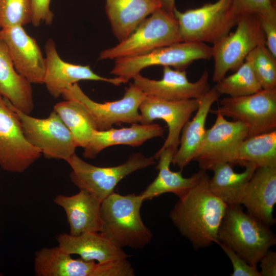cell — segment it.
Wrapping results in <instances>:
<instances>
[{
    "label": "cell",
    "mask_w": 276,
    "mask_h": 276,
    "mask_svg": "<svg viewBox=\"0 0 276 276\" xmlns=\"http://www.w3.org/2000/svg\"><path fill=\"white\" fill-rule=\"evenodd\" d=\"M205 171L198 182L179 198L170 218L195 249L218 244V232L227 206L209 187Z\"/></svg>",
    "instance_id": "obj_1"
},
{
    "label": "cell",
    "mask_w": 276,
    "mask_h": 276,
    "mask_svg": "<svg viewBox=\"0 0 276 276\" xmlns=\"http://www.w3.org/2000/svg\"><path fill=\"white\" fill-rule=\"evenodd\" d=\"M140 195H125L114 192L102 201L100 233L117 246L141 249L149 244L153 235L140 213L144 201Z\"/></svg>",
    "instance_id": "obj_2"
},
{
    "label": "cell",
    "mask_w": 276,
    "mask_h": 276,
    "mask_svg": "<svg viewBox=\"0 0 276 276\" xmlns=\"http://www.w3.org/2000/svg\"><path fill=\"white\" fill-rule=\"evenodd\" d=\"M218 239L256 267L261 258L276 244L275 235L270 226L245 213L241 204L227 205L218 229Z\"/></svg>",
    "instance_id": "obj_3"
},
{
    "label": "cell",
    "mask_w": 276,
    "mask_h": 276,
    "mask_svg": "<svg viewBox=\"0 0 276 276\" xmlns=\"http://www.w3.org/2000/svg\"><path fill=\"white\" fill-rule=\"evenodd\" d=\"M183 41L173 13L161 8L145 19L125 39L101 52L99 60H116L142 55Z\"/></svg>",
    "instance_id": "obj_4"
},
{
    "label": "cell",
    "mask_w": 276,
    "mask_h": 276,
    "mask_svg": "<svg viewBox=\"0 0 276 276\" xmlns=\"http://www.w3.org/2000/svg\"><path fill=\"white\" fill-rule=\"evenodd\" d=\"M183 41L214 43L227 35L241 15L234 0H218L199 8L173 12Z\"/></svg>",
    "instance_id": "obj_5"
},
{
    "label": "cell",
    "mask_w": 276,
    "mask_h": 276,
    "mask_svg": "<svg viewBox=\"0 0 276 276\" xmlns=\"http://www.w3.org/2000/svg\"><path fill=\"white\" fill-rule=\"evenodd\" d=\"M234 32L229 33L212 47L214 69L212 80L218 82L229 71H236L248 55L260 45H266L260 17L251 13L241 15Z\"/></svg>",
    "instance_id": "obj_6"
},
{
    "label": "cell",
    "mask_w": 276,
    "mask_h": 276,
    "mask_svg": "<svg viewBox=\"0 0 276 276\" xmlns=\"http://www.w3.org/2000/svg\"><path fill=\"white\" fill-rule=\"evenodd\" d=\"M212 57V47L205 43L181 41L142 55L116 59L110 74L125 83L149 66L162 65L185 70L195 60H210Z\"/></svg>",
    "instance_id": "obj_7"
},
{
    "label": "cell",
    "mask_w": 276,
    "mask_h": 276,
    "mask_svg": "<svg viewBox=\"0 0 276 276\" xmlns=\"http://www.w3.org/2000/svg\"><path fill=\"white\" fill-rule=\"evenodd\" d=\"M66 162L72 169L70 177L73 184L79 190L91 193L101 201L113 193L117 185L125 177L156 163L153 156L146 157L139 153L130 155L124 163L112 167L91 165L76 153Z\"/></svg>",
    "instance_id": "obj_8"
},
{
    "label": "cell",
    "mask_w": 276,
    "mask_h": 276,
    "mask_svg": "<svg viewBox=\"0 0 276 276\" xmlns=\"http://www.w3.org/2000/svg\"><path fill=\"white\" fill-rule=\"evenodd\" d=\"M4 98L18 117L27 141L45 157L66 162L75 153L78 147L74 137L54 110L46 118H36L16 109Z\"/></svg>",
    "instance_id": "obj_9"
},
{
    "label": "cell",
    "mask_w": 276,
    "mask_h": 276,
    "mask_svg": "<svg viewBox=\"0 0 276 276\" xmlns=\"http://www.w3.org/2000/svg\"><path fill=\"white\" fill-rule=\"evenodd\" d=\"M61 96L64 100L81 103L90 115L97 130H105L112 128L114 124L140 122L139 107L146 95L133 83H130L121 99L98 103L88 97L75 83L68 87Z\"/></svg>",
    "instance_id": "obj_10"
},
{
    "label": "cell",
    "mask_w": 276,
    "mask_h": 276,
    "mask_svg": "<svg viewBox=\"0 0 276 276\" xmlns=\"http://www.w3.org/2000/svg\"><path fill=\"white\" fill-rule=\"evenodd\" d=\"M220 104L210 112L242 122L247 127V137L276 129V89H262L247 96L224 98Z\"/></svg>",
    "instance_id": "obj_11"
},
{
    "label": "cell",
    "mask_w": 276,
    "mask_h": 276,
    "mask_svg": "<svg viewBox=\"0 0 276 276\" xmlns=\"http://www.w3.org/2000/svg\"><path fill=\"white\" fill-rule=\"evenodd\" d=\"M215 114V122L206 129L193 159L205 171L222 163L236 165L239 147L248 134L247 127L242 122L229 121L220 113Z\"/></svg>",
    "instance_id": "obj_12"
},
{
    "label": "cell",
    "mask_w": 276,
    "mask_h": 276,
    "mask_svg": "<svg viewBox=\"0 0 276 276\" xmlns=\"http://www.w3.org/2000/svg\"><path fill=\"white\" fill-rule=\"evenodd\" d=\"M26 138L20 121L3 97L0 99V167L22 173L41 156Z\"/></svg>",
    "instance_id": "obj_13"
},
{
    "label": "cell",
    "mask_w": 276,
    "mask_h": 276,
    "mask_svg": "<svg viewBox=\"0 0 276 276\" xmlns=\"http://www.w3.org/2000/svg\"><path fill=\"white\" fill-rule=\"evenodd\" d=\"M34 270L36 276H117L120 267L115 261L99 263L74 259L57 246L43 247L36 252Z\"/></svg>",
    "instance_id": "obj_14"
},
{
    "label": "cell",
    "mask_w": 276,
    "mask_h": 276,
    "mask_svg": "<svg viewBox=\"0 0 276 276\" xmlns=\"http://www.w3.org/2000/svg\"><path fill=\"white\" fill-rule=\"evenodd\" d=\"M198 107V100L196 99L169 101L146 96L139 107L140 122L148 124L156 119L164 121L168 127V134L158 151L169 150L175 154L179 144L181 130Z\"/></svg>",
    "instance_id": "obj_15"
},
{
    "label": "cell",
    "mask_w": 276,
    "mask_h": 276,
    "mask_svg": "<svg viewBox=\"0 0 276 276\" xmlns=\"http://www.w3.org/2000/svg\"><path fill=\"white\" fill-rule=\"evenodd\" d=\"M163 77L158 80L139 74L132 79L133 83L146 96L169 101L198 99L210 89L206 70L194 82L189 81L185 70H173L166 66H163Z\"/></svg>",
    "instance_id": "obj_16"
},
{
    "label": "cell",
    "mask_w": 276,
    "mask_h": 276,
    "mask_svg": "<svg viewBox=\"0 0 276 276\" xmlns=\"http://www.w3.org/2000/svg\"><path fill=\"white\" fill-rule=\"evenodd\" d=\"M0 40L6 45L16 71L31 84H43L45 58L23 26L0 29Z\"/></svg>",
    "instance_id": "obj_17"
},
{
    "label": "cell",
    "mask_w": 276,
    "mask_h": 276,
    "mask_svg": "<svg viewBox=\"0 0 276 276\" xmlns=\"http://www.w3.org/2000/svg\"><path fill=\"white\" fill-rule=\"evenodd\" d=\"M46 68L43 84L49 94L55 99L62 96L69 86L81 80L104 81L115 85L124 83L119 77L106 78L96 74L88 65L68 63L59 55L55 42L48 40L45 45Z\"/></svg>",
    "instance_id": "obj_18"
},
{
    "label": "cell",
    "mask_w": 276,
    "mask_h": 276,
    "mask_svg": "<svg viewBox=\"0 0 276 276\" xmlns=\"http://www.w3.org/2000/svg\"><path fill=\"white\" fill-rule=\"evenodd\" d=\"M276 203V167L257 168L242 195L240 204L247 213L271 226L275 223L273 215Z\"/></svg>",
    "instance_id": "obj_19"
},
{
    "label": "cell",
    "mask_w": 276,
    "mask_h": 276,
    "mask_svg": "<svg viewBox=\"0 0 276 276\" xmlns=\"http://www.w3.org/2000/svg\"><path fill=\"white\" fill-rule=\"evenodd\" d=\"M66 214L69 234L78 236L88 232H100L102 201L91 193L80 190L71 196L58 195L53 200Z\"/></svg>",
    "instance_id": "obj_20"
},
{
    "label": "cell",
    "mask_w": 276,
    "mask_h": 276,
    "mask_svg": "<svg viewBox=\"0 0 276 276\" xmlns=\"http://www.w3.org/2000/svg\"><path fill=\"white\" fill-rule=\"evenodd\" d=\"M58 246L71 255L86 261L105 263L127 259L129 256L100 232H88L78 236L62 233L56 237Z\"/></svg>",
    "instance_id": "obj_21"
},
{
    "label": "cell",
    "mask_w": 276,
    "mask_h": 276,
    "mask_svg": "<svg viewBox=\"0 0 276 276\" xmlns=\"http://www.w3.org/2000/svg\"><path fill=\"white\" fill-rule=\"evenodd\" d=\"M164 130L156 123L148 124H132L129 127L105 130H96L92 137L84 148L83 156L87 158H95L103 149L118 145L137 147L146 141L156 137H162Z\"/></svg>",
    "instance_id": "obj_22"
},
{
    "label": "cell",
    "mask_w": 276,
    "mask_h": 276,
    "mask_svg": "<svg viewBox=\"0 0 276 276\" xmlns=\"http://www.w3.org/2000/svg\"><path fill=\"white\" fill-rule=\"evenodd\" d=\"M105 11L119 42L128 37L147 17L162 8L160 0H105Z\"/></svg>",
    "instance_id": "obj_23"
},
{
    "label": "cell",
    "mask_w": 276,
    "mask_h": 276,
    "mask_svg": "<svg viewBox=\"0 0 276 276\" xmlns=\"http://www.w3.org/2000/svg\"><path fill=\"white\" fill-rule=\"evenodd\" d=\"M220 95L213 87L198 100V107L191 121H188L181 130L179 148L173 155L172 163L182 170L193 160L204 137L207 116L212 105Z\"/></svg>",
    "instance_id": "obj_24"
},
{
    "label": "cell",
    "mask_w": 276,
    "mask_h": 276,
    "mask_svg": "<svg viewBox=\"0 0 276 276\" xmlns=\"http://www.w3.org/2000/svg\"><path fill=\"white\" fill-rule=\"evenodd\" d=\"M174 153L169 150L158 151L153 156L158 163V173L154 180L140 194L144 200H152L162 194L171 193L178 198L185 194L200 180L205 170L200 169L189 177L182 175V170L172 171L170 169Z\"/></svg>",
    "instance_id": "obj_25"
},
{
    "label": "cell",
    "mask_w": 276,
    "mask_h": 276,
    "mask_svg": "<svg viewBox=\"0 0 276 276\" xmlns=\"http://www.w3.org/2000/svg\"><path fill=\"white\" fill-rule=\"evenodd\" d=\"M0 95L24 113L30 114L34 109L31 83L16 71L8 49L1 40Z\"/></svg>",
    "instance_id": "obj_26"
},
{
    "label": "cell",
    "mask_w": 276,
    "mask_h": 276,
    "mask_svg": "<svg viewBox=\"0 0 276 276\" xmlns=\"http://www.w3.org/2000/svg\"><path fill=\"white\" fill-rule=\"evenodd\" d=\"M232 165L222 163L212 170L214 175L209 179V187L212 193L227 205L240 204L245 189L257 169L246 165L245 170L237 173Z\"/></svg>",
    "instance_id": "obj_27"
},
{
    "label": "cell",
    "mask_w": 276,
    "mask_h": 276,
    "mask_svg": "<svg viewBox=\"0 0 276 276\" xmlns=\"http://www.w3.org/2000/svg\"><path fill=\"white\" fill-rule=\"evenodd\" d=\"M236 165L276 167V129L246 137L239 147Z\"/></svg>",
    "instance_id": "obj_28"
},
{
    "label": "cell",
    "mask_w": 276,
    "mask_h": 276,
    "mask_svg": "<svg viewBox=\"0 0 276 276\" xmlns=\"http://www.w3.org/2000/svg\"><path fill=\"white\" fill-rule=\"evenodd\" d=\"M54 110L72 134L77 147L85 148L97 130L85 107L77 101L64 100L55 105Z\"/></svg>",
    "instance_id": "obj_29"
},
{
    "label": "cell",
    "mask_w": 276,
    "mask_h": 276,
    "mask_svg": "<svg viewBox=\"0 0 276 276\" xmlns=\"http://www.w3.org/2000/svg\"><path fill=\"white\" fill-rule=\"evenodd\" d=\"M214 87L220 95L232 97L251 95L262 89L247 58L234 73L224 77Z\"/></svg>",
    "instance_id": "obj_30"
},
{
    "label": "cell",
    "mask_w": 276,
    "mask_h": 276,
    "mask_svg": "<svg viewBox=\"0 0 276 276\" xmlns=\"http://www.w3.org/2000/svg\"><path fill=\"white\" fill-rule=\"evenodd\" d=\"M261 87L264 89H276V58L266 45H260L246 57Z\"/></svg>",
    "instance_id": "obj_31"
},
{
    "label": "cell",
    "mask_w": 276,
    "mask_h": 276,
    "mask_svg": "<svg viewBox=\"0 0 276 276\" xmlns=\"http://www.w3.org/2000/svg\"><path fill=\"white\" fill-rule=\"evenodd\" d=\"M32 0H0V29L31 22Z\"/></svg>",
    "instance_id": "obj_32"
},
{
    "label": "cell",
    "mask_w": 276,
    "mask_h": 276,
    "mask_svg": "<svg viewBox=\"0 0 276 276\" xmlns=\"http://www.w3.org/2000/svg\"><path fill=\"white\" fill-rule=\"evenodd\" d=\"M234 2L240 13L255 14L262 19L276 24L275 6L271 0H234Z\"/></svg>",
    "instance_id": "obj_33"
},
{
    "label": "cell",
    "mask_w": 276,
    "mask_h": 276,
    "mask_svg": "<svg viewBox=\"0 0 276 276\" xmlns=\"http://www.w3.org/2000/svg\"><path fill=\"white\" fill-rule=\"evenodd\" d=\"M218 244L230 259L233 265L232 276H260L257 267L248 264L227 246L219 242Z\"/></svg>",
    "instance_id": "obj_34"
},
{
    "label": "cell",
    "mask_w": 276,
    "mask_h": 276,
    "mask_svg": "<svg viewBox=\"0 0 276 276\" xmlns=\"http://www.w3.org/2000/svg\"><path fill=\"white\" fill-rule=\"evenodd\" d=\"M51 0H32L31 22L34 27L52 23L54 14L50 8Z\"/></svg>",
    "instance_id": "obj_35"
},
{
    "label": "cell",
    "mask_w": 276,
    "mask_h": 276,
    "mask_svg": "<svg viewBox=\"0 0 276 276\" xmlns=\"http://www.w3.org/2000/svg\"><path fill=\"white\" fill-rule=\"evenodd\" d=\"M260 264V276L276 275V252L269 249L261 258Z\"/></svg>",
    "instance_id": "obj_36"
},
{
    "label": "cell",
    "mask_w": 276,
    "mask_h": 276,
    "mask_svg": "<svg viewBox=\"0 0 276 276\" xmlns=\"http://www.w3.org/2000/svg\"><path fill=\"white\" fill-rule=\"evenodd\" d=\"M260 19L265 35L266 46L271 54L276 58V24Z\"/></svg>",
    "instance_id": "obj_37"
},
{
    "label": "cell",
    "mask_w": 276,
    "mask_h": 276,
    "mask_svg": "<svg viewBox=\"0 0 276 276\" xmlns=\"http://www.w3.org/2000/svg\"><path fill=\"white\" fill-rule=\"evenodd\" d=\"M162 5V8L167 11L173 13L176 9L175 0H160Z\"/></svg>",
    "instance_id": "obj_38"
},
{
    "label": "cell",
    "mask_w": 276,
    "mask_h": 276,
    "mask_svg": "<svg viewBox=\"0 0 276 276\" xmlns=\"http://www.w3.org/2000/svg\"><path fill=\"white\" fill-rule=\"evenodd\" d=\"M271 1L273 3V4L275 6V1H276V0H271Z\"/></svg>",
    "instance_id": "obj_39"
},
{
    "label": "cell",
    "mask_w": 276,
    "mask_h": 276,
    "mask_svg": "<svg viewBox=\"0 0 276 276\" xmlns=\"http://www.w3.org/2000/svg\"><path fill=\"white\" fill-rule=\"evenodd\" d=\"M3 98V97L0 95V99H1V98Z\"/></svg>",
    "instance_id": "obj_40"
}]
</instances>
